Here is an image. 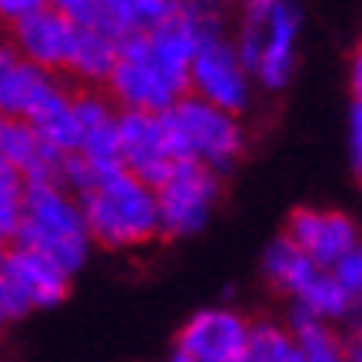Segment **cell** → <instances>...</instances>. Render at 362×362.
I'll return each instance as SVG.
<instances>
[{
    "label": "cell",
    "mask_w": 362,
    "mask_h": 362,
    "mask_svg": "<svg viewBox=\"0 0 362 362\" xmlns=\"http://www.w3.org/2000/svg\"><path fill=\"white\" fill-rule=\"evenodd\" d=\"M160 120H163L166 140L173 146L176 160H189L213 173H223L243 156L246 133H243L240 117H233L193 93H187L180 103L160 113Z\"/></svg>",
    "instance_id": "cell-4"
},
{
    "label": "cell",
    "mask_w": 362,
    "mask_h": 362,
    "mask_svg": "<svg viewBox=\"0 0 362 362\" xmlns=\"http://www.w3.org/2000/svg\"><path fill=\"white\" fill-rule=\"evenodd\" d=\"M117 54H120V44L113 37H107L100 27H93V23L74 27L64 70H70L83 83H107L113 66H117Z\"/></svg>",
    "instance_id": "cell-17"
},
{
    "label": "cell",
    "mask_w": 362,
    "mask_h": 362,
    "mask_svg": "<svg viewBox=\"0 0 362 362\" xmlns=\"http://www.w3.org/2000/svg\"><path fill=\"white\" fill-rule=\"evenodd\" d=\"M349 80H352V93H356V103H362V44L352 57V70H349Z\"/></svg>",
    "instance_id": "cell-30"
},
{
    "label": "cell",
    "mask_w": 362,
    "mask_h": 362,
    "mask_svg": "<svg viewBox=\"0 0 362 362\" xmlns=\"http://www.w3.org/2000/svg\"><path fill=\"white\" fill-rule=\"evenodd\" d=\"M13 246L44 256L70 276L87 263L93 240L77 199L64 187L23 183V216L13 233Z\"/></svg>",
    "instance_id": "cell-3"
},
{
    "label": "cell",
    "mask_w": 362,
    "mask_h": 362,
    "mask_svg": "<svg viewBox=\"0 0 362 362\" xmlns=\"http://www.w3.org/2000/svg\"><path fill=\"white\" fill-rule=\"evenodd\" d=\"M156 193V216H160V236L166 240H187L197 236L209 223L213 209L220 203V173L206 166L176 160L166 180L153 189Z\"/></svg>",
    "instance_id": "cell-5"
},
{
    "label": "cell",
    "mask_w": 362,
    "mask_h": 362,
    "mask_svg": "<svg viewBox=\"0 0 362 362\" xmlns=\"http://www.w3.org/2000/svg\"><path fill=\"white\" fill-rule=\"evenodd\" d=\"M0 269L17 286V293L27 299L30 309L57 306V303H64L66 289H70V276L60 266H54L50 259L30 250H21V246H11V250L0 252Z\"/></svg>",
    "instance_id": "cell-13"
},
{
    "label": "cell",
    "mask_w": 362,
    "mask_h": 362,
    "mask_svg": "<svg viewBox=\"0 0 362 362\" xmlns=\"http://www.w3.org/2000/svg\"><path fill=\"white\" fill-rule=\"evenodd\" d=\"M243 362H303V356H299L289 329L276 326V322H256L246 336Z\"/></svg>",
    "instance_id": "cell-22"
},
{
    "label": "cell",
    "mask_w": 362,
    "mask_h": 362,
    "mask_svg": "<svg viewBox=\"0 0 362 362\" xmlns=\"http://www.w3.org/2000/svg\"><path fill=\"white\" fill-rule=\"evenodd\" d=\"M332 276H336L342 283V289L356 299V306H362V240L342 256V263L332 269Z\"/></svg>",
    "instance_id": "cell-24"
},
{
    "label": "cell",
    "mask_w": 362,
    "mask_h": 362,
    "mask_svg": "<svg viewBox=\"0 0 362 362\" xmlns=\"http://www.w3.org/2000/svg\"><path fill=\"white\" fill-rule=\"evenodd\" d=\"M240 4H243V21L266 23V21H269V13H273L283 0H240Z\"/></svg>",
    "instance_id": "cell-28"
},
{
    "label": "cell",
    "mask_w": 362,
    "mask_h": 362,
    "mask_svg": "<svg viewBox=\"0 0 362 362\" xmlns=\"http://www.w3.org/2000/svg\"><path fill=\"white\" fill-rule=\"evenodd\" d=\"M40 7H44V0H0V21L13 27L17 21H23V17L37 13Z\"/></svg>",
    "instance_id": "cell-27"
},
{
    "label": "cell",
    "mask_w": 362,
    "mask_h": 362,
    "mask_svg": "<svg viewBox=\"0 0 362 362\" xmlns=\"http://www.w3.org/2000/svg\"><path fill=\"white\" fill-rule=\"evenodd\" d=\"M346 362H362V322L356 326L352 339L346 342Z\"/></svg>",
    "instance_id": "cell-31"
},
{
    "label": "cell",
    "mask_w": 362,
    "mask_h": 362,
    "mask_svg": "<svg viewBox=\"0 0 362 362\" xmlns=\"http://www.w3.org/2000/svg\"><path fill=\"white\" fill-rule=\"evenodd\" d=\"M54 74H47L30 60H23L11 44H0V117L4 120H30L47 100L60 93Z\"/></svg>",
    "instance_id": "cell-10"
},
{
    "label": "cell",
    "mask_w": 362,
    "mask_h": 362,
    "mask_svg": "<svg viewBox=\"0 0 362 362\" xmlns=\"http://www.w3.org/2000/svg\"><path fill=\"white\" fill-rule=\"evenodd\" d=\"M289 336L296 342L303 362H346V342L339 339V332L296 306L289 313Z\"/></svg>",
    "instance_id": "cell-19"
},
{
    "label": "cell",
    "mask_w": 362,
    "mask_h": 362,
    "mask_svg": "<svg viewBox=\"0 0 362 362\" xmlns=\"http://www.w3.org/2000/svg\"><path fill=\"white\" fill-rule=\"evenodd\" d=\"M299 7L283 0L263 27V40H259V57L252 66V80L263 83L266 90H279L289 83L293 66H296V44H299Z\"/></svg>",
    "instance_id": "cell-11"
},
{
    "label": "cell",
    "mask_w": 362,
    "mask_h": 362,
    "mask_svg": "<svg viewBox=\"0 0 362 362\" xmlns=\"http://www.w3.org/2000/svg\"><path fill=\"white\" fill-rule=\"evenodd\" d=\"M286 240L293 243L303 256H309L319 269H336L342 263V256L362 240L359 226L352 216L339 213V209H313L303 206L289 216L286 226Z\"/></svg>",
    "instance_id": "cell-8"
},
{
    "label": "cell",
    "mask_w": 362,
    "mask_h": 362,
    "mask_svg": "<svg viewBox=\"0 0 362 362\" xmlns=\"http://www.w3.org/2000/svg\"><path fill=\"white\" fill-rule=\"evenodd\" d=\"M189 93L233 117H240L250 107L252 77L223 30L199 33L197 54L189 64Z\"/></svg>",
    "instance_id": "cell-6"
},
{
    "label": "cell",
    "mask_w": 362,
    "mask_h": 362,
    "mask_svg": "<svg viewBox=\"0 0 362 362\" xmlns=\"http://www.w3.org/2000/svg\"><path fill=\"white\" fill-rule=\"evenodd\" d=\"M11 30H13L11 47L23 60H30L33 66H40L47 74L64 70L66 50H70V37H74V23H66L64 17H57L54 11L40 7L37 13L17 21Z\"/></svg>",
    "instance_id": "cell-14"
},
{
    "label": "cell",
    "mask_w": 362,
    "mask_h": 362,
    "mask_svg": "<svg viewBox=\"0 0 362 362\" xmlns=\"http://www.w3.org/2000/svg\"><path fill=\"white\" fill-rule=\"evenodd\" d=\"M263 273L279 293H289V296L296 299L299 289L319 273V266L309 256H303L286 236H279L263 256Z\"/></svg>",
    "instance_id": "cell-21"
},
{
    "label": "cell",
    "mask_w": 362,
    "mask_h": 362,
    "mask_svg": "<svg viewBox=\"0 0 362 362\" xmlns=\"http://www.w3.org/2000/svg\"><path fill=\"white\" fill-rule=\"evenodd\" d=\"M30 313V306H27V299L17 293V286L7 279V273L0 269V326L4 322H13V319H21Z\"/></svg>",
    "instance_id": "cell-26"
},
{
    "label": "cell",
    "mask_w": 362,
    "mask_h": 362,
    "mask_svg": "<svg viewBox=\"0 0 362 362\" xmlns=\"http://www.w3.org/2000/svg\"><path fill=\"white\" fill-rule=\"evenodd\" d=\"M4 243H7V240H4V236H0V252H4Z\"/></svg>",
    "instance_id": "cell-33"
},
{
    "label": "cell",
    "mask_w": 362,
    "mask_h": 362,
    "mask_svg": "<svg viewBox=\"0 0 362 362\" xmlns=\"http://www.w3.org/2000/svg\"><path fill=\"white\" fill-rule=\"evenodd\" d=\"M27 123H30L33 133H37L47 146H54V150H60V153H66V156H77L80 123H77V113H74V93H66V90L54 93Z\"/></svg>",
    "instance_id": "cell-18"
},
{
    "label": "cell",
    "mask_w": 362,
    "mask_h": 362,
    "mask_svg": "<svg viewBox=\"0 0 362 362\" xmlns=\"http://www.w3.org/2000/svg\"><path fill=\"white\" fill-rule=\"evenodd\" d=\"M0 156L21 176L23 183H64V166L70 156L47 146L30 123L23 120H7L4 133H0Z\"/></svg>",
    "instance_id": "cell-12"
},
{
    "label": "cell",
    "mask_w": 362,
    "mask_h": 362,
    "mask_svg": "<svg viewBox=\"0 0 362 362\" xmlns=\"http://www.w3.org/2000/svg\"><path fill=\"white\" fill-rule=\"evenodd\" d=\"M44 7L74 27H90L93 13H97V0H44Z\"/></svg>",
    "instance_id": "cell-25"
},
{
    "label": "cell",
    "mask_w": 362,
    "mask_h": 362,
    "mask_svg": "<svg viewBox=\"0 0 362 362\" xmlns=\"http://www.w3.org/2000/svg\"><path fill=\"white\" fill-rule=\"evenodd\" d=\"M117 156H120L123 170L136 176L140 183H146L150 189L160 187L176 163L163 120L156 113L140 110L117 113Z\"/></svg>",
    "instance_id": "cell-7"
},
{
    "label": "cell",
    "mask_w": 362,
    "mask_h": 362,
    "mask_svg": "<svg viewBox=\"0 0 362 362\" xmlns=\"http://www.w3.org/2000/svg\"><path fill=\"white\" fill-rule=\"evenodd\" d=\"M74 113L80 123V150L77 156L93 170H110L120 166L117 156V113H113L110 100L83 90L74 93Z\"/></svg>",
    "instance_id": "cell-15"
},
{
    "label": "cell",
    "mask_w": 362,
    "mask_h": 362,
    "mask_svg": "<svg viewBox=\"0 0 362 362\" xmlns=\"http://www.w3.org/2000/svg\"><path fill=\"white\" fill-rule=\"evenodd\" d=\"M199 27L187 7L173 21L120 40V54L107 87L123 110L166 113L189 93V64L199 44Z\"/></svg>",
    "instance_id": "cell-1"
},
{
    "label": "cell",
    "mask_w": 362,
    "mask_h": 362,
    "mask_svg": "<svg viewBox=\"0 0 362 362\" xmlns=\"http://www.w3.org/2000/svg\"><path fill=\"white\" fill-rule=\"evenodd\" d=\"M250 322L233 309H203L180 332V349L193 362H243Z\"/></svg>",
    "instance_id": "cell-9"
},
{
    "label": "cell",
    "mask_w": 362,
    "mask_h": 362,
    "mask_svg": "<svg viewBox=\"0 0 362 362\" xmlns=\"http://www.w3.org/2000/svg\"><path fill=\"white\" fill-rule=\"evenodd\" d=\"M4 123H7V120H4V117H0V133H4Z\"/></svg>",
    "instance_id": "cell-34"
},
{
    "label": "cell",
    "mask_w": 362,
    "mask_h": 362,
    "mask_svg": "<svg viewBox=\"0 0 362 362\" xmlns=\"http://www.w3.org/2000/svg\"><path fill=\"white\" fill-rule=\"evenodd\" d=\"M349 150H352V163L362 173V103H356L352 110V123H349Z\"/></svg>",
    "instance_id": "cell-29"
},
{
    "label": "cell",
    "mask_w": 362,
    "mask_h": 362,
    "mask_svg": "<svg viewBox=\"0 0 362 362\" xmlns=\"http://www.w3.org/2000/svg\"><path fill=\"white\" fill-rule=\"evenodd\" d=\"M180 11H183V0H97L93 27H100L120 44L133 33H146L173 21Z\"/></svg>",
    "instance_id": "cell-16"
},
{
    "label": "cell",
    "mask_w": 362,
    "mask_h": 362,
    "mask_svg": "<svg viewBox=\"0 0 362 362\" xmlns=\"http://www.w3.org/2000/svg\"><path fill=\"white\" fill-rule=\"evenodd\" d=\"M296 309L309 313L313 319H322V322H339V319H349L352 313H356V299L342 289V283L329 269H319V273L299 289Z\"/></svg>",
    "instance_id": "cell-20"
},
{
    "label": "cell",
    "mask_w": 362,
    "mask_h": 362,
    "mask_svg": "<svg viewBox=\"0 0 362 362\" xmlns=\"http://www.w3.org/2000/svg\"><path fill=\"white\" fill-rule=\"evenodd\" d=\"M60 187L77 199L90 240L107 250H136L160 236L156 193L123 166L93 170L80 156H70Z\"/></svg>",
    "instance_id": "cell-2"
},
{
    "label": "cell",
    "mask_w": 362,
    "mask_h": 362,
    "mask_svg": "<svg viewBox=\"0 0 362 362\" xmlns=\"http://www.w3.org/2000/svg\"><path fill=\"white\" fill-rule=\"evenodd\" d=\"M170 362H193V359H189V356H183V352H176V356H173Z\"/></svg>",
    "instance_id": "cell-32"
},
{
    "label": "cell",
    "mask_w": 362,
    "mask_h": 362,
    "mask_svg": "<svg viewBox=\"0 0 362 362\" xmlns=\"http://www.w3.org/2000/svg\"><path fill=\"white\" fill-rule=\"evenodd\" d=\"M23 216V180L13 170L0 173V236L13 240Z\"/></svg>",
    "instance_id": "cell-23"
}]
</instances>
